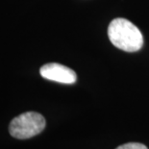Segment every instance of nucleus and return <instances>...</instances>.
Listing matches in <instances>:
<instances>
[{"mask_svg":"<svg viewBox=\"0 0 149 149\" xmlns=\"http://www.w3.org/2000/svg\"><path fill=\"white\" fill-rule=\"evenodd\" d=\"M108 37L116 47L126 52H137L143 44V37L139 29L125 18H116L111 22Z\"/></svg>","mask_w":149,"mask_h":149,"instance_id":"1","label":"nucleus"},{"mask_svg":"<svg viewBox=\"0 0 149 149\" xmlns=\"http://www.w3.org/2000/svg\"><path fill=\"white\" fill-rule=\"evenodd\" d=\"M45 119L39 113L27 112L15 116L9 126L10 134L15 139H27L40 134L45 128Z\"/></svg>","mask_w":149,"mask_h":149,"instance_id":"2","label":"nucleus"},{"mask_svg":"<svg viewBox=\"0 0 149 149\" xmlns=\"http://www.w3.org/2000/svg\"><path fill=\"white\" fill-rule=\"evenodd\" d=\"M40 73L44 79L61 84H74L77 80V75L71 68L57 63L42 65L40 69Z\"/></svg>","mask_w":149,"mask_h":149,"instance_id":"3","label":"nucleus"},{"mask_svg":"<svg viewBox=\"0 0 149 149\" xmlns=\"http://www.w3.org/2000/svg\"><path fill=\"white\" fill-rule=\"evenodd\" d=\"M116 149H148L144 144L139 143V142H129L123 145H120Z\"/></svg>","mask_w":149,"mask_h":149,"instance_id":"4","label":"nucleus"}]
</instances>
